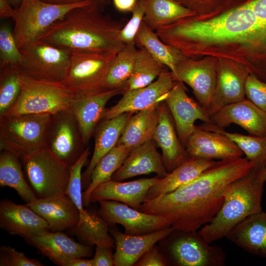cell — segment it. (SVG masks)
Segmentation results:
<instances>
[{"instance_id":"cell-1","label":"cell","mask_w":266,"mask_h":266,"mask_svg":"<svg viewBox=\"0 0 266 266\" xmlns=\"http://www.w3.org/2000/svg\"><path fill=\"white\" fill-rule=\"evenodd\" d=\"M161 40L184 56L212 57L240 63L256 75L266 61L263 33L248 3L233 6L211 17L196 15L156 31Z\"/></svg>"},{"instance_id":"cell-2","label":"cell","mask_w":266,"mask_h":266,"mask_svg":"<svg viewBox=\"0 0 266 266\" xmlns=\"http://www.w3.org/2000/svg\"><path fill=\"white\" fill-rule=\"evenodd\" d=\"M253 165L242 157L216 161L188 184L145 200L139 210L165 217L174 231H197L217 213L227 186L248 172Z\"/></svg>"},{"instance_id":"cell-3","label":"cell","mask_w":266,"mask_h":266,"mask_svg":"<svg viewBox=\"0 0 266 266\" xmlns=\"http://www.w3.org/2000/svg\"><path fill=\"white\" fill-rule=\"evenodd\" d=\"M126 23L103 15L92 2L68 11L40 39L70 52L117 54L125 46L120 33Z\"/></svg>"},{"instance_id":"cell-4","label":"cell","mask_w":266,"mask_h":266,"mask_svg":"<svg viewBox=\"0 0 266 266\" xmlns=\"http://www.w3.org/2000/svg\"><path fill=\"white\" fill-rule=\"evenodd\" d=\"M264 183L258 165H254L248 172L231 183L219 210L199 231L204 240L211 244L226 237L246 218L262 211Z\"/></svg>"},{"instance_id":"cell-5","label":"cell","mask_w":266,"mask_h":266,"mask_svg":"<svg viewBox=\"0 0 266 266\" xmlns=\"http://www.w3.org/2000/svg\"><path fill=\"white\" fill-rule=\"evenodd\" d=\"M19 79V96L2 118L28 114L52 115L70 108L75 95L62 82L36 79L21 74Z\"/></svg>"},{"instance_id":"cell-6","label":"cell","mask_w":266,"mask_h":266,"mask_svg":"<svg viewBox=\"0 0 266 266\" xmlns=\"http://www.w3.org/2000/svg\"><path fill=\"white\" fill-rule=\"evenodd\" d=\"M49 114H28L0 119V150L18 158L46 147Z\"/></svg>"},{"instance_id":"cell-7","label":"cell","mask_w":266,"mask_h":266,"mask_svg":"<svg viewBox=\"0 0 266 266\" xmlns=\"http://www.w3.org/2000/svg\"><path fill=\"white\" fill-rule=\"evenodd\" d=\"M93 2L58 5L41 0H22L14 18L13 35L19 49L39 40L49 28L71 9Z\"/></svg>"},{"instance_id":"cell-8","label":"cell","mask_w":266,"mask_h":266,"mask_svg":"<svg viewBox=\"0 0 266 266\" xmlns=\"http://www.w3.org/2000/svg\"><path fill=\"white\" fill-rule=\"evenodd\" d=\"M28 182L38 199L65 194L70 177V167L57 158L47 147L23 159Z\"/></svg>"},{"instance_id":"cell-9","label":"cell","mask_w":266,"mask_h":266,"mask_svg":"<svg viewBox=\"0 0 266 266\" xmlns=\"http://www.w3.org/2000/svg\"><path fill=\"white\" fill-rule=\"evenodd\" d=\"M117 54L71 52L66 74L62 83L81 97L105 91L108 71Z\"/></svg>"},{"instance_id":"cell-10","label":"cell","mask_w":266,"mask_h":266,"mask_svg":"<svg viewBox=\"0 0 266 266\" xmlns=\"http://www.w3.org/2000/svg\"><path fill=\"white\" fill-rule=\"evenodd\" d=\"M22 60L17 70L33 78L62 82L69 66L71 52L42 40L20 49Z\"/></svg>"},{"instance_id":"cell-11","label":"cell","mask_w":266,"mask_h":266,"mask_svg":"<svg viewBox=\"0 0 266 266\" xmlns=\"http://www.w3.org/2000/svg\"><path fill=\"white\" fill-rule=\"evenodd\" d=\"M78 121L70 108L51 115L46 133V147L70 167L86 147Z\"/></svg>"},{"instance_id":"cell-12","label":"cell","mask_w":266,"mask_h":266,"mask_svg":"<svg viewBox=\"0 0 266 266\" xmlns=\"http://www.w3.org/2000/svg\"><path fill=\"white\" fill-rule=\"evenodd\" d=\"M167 249L171 262L180 266H224L226 254L206 242L199 232L173 231Z\"/></svg>"},{"instance_id":"cell-13","label":"cell","mask_w":266,"mask_h":266,"mask_svg":"<svg viewBox=\"0 0 266 266\" xmlns=\"http://www.w3.org/2000/svg\"><path fill=\"white\" fill-rule=\"evenodd\" d=\"M99 202L97 214L108 225H122L126 234H144L171 227L165 217L142 212L123 202L112 200Z\"/></svg>"},{"instance_id":"cell-14","label":"cell","mask_w":266,"mask_h":266,"mask_svg":"<svg viewBox=\"0 0 266 266\" xmlns=\"http://www.w3.org/2000/svg\"><path fill=\"white\" fill-rule=\"evenodd\" d=\"M250 73L247 67L240 63L218 59L215 87L206 111L209 118L224 106L246 98L245 83Z\"/></svg>"},{"instance_id":"cell-15","label":"cell","mask_w":266,"mask_h":266,"mask_svg":"<svg viewBox=\"0 0 266 266\" xmlns=\"http://www.w3.org/2000/svg\"><path fill=\"white\" fill-rule=\"evenodd\" d=\"M218 59L204 57L199 60L184 57L176 64V81L189 85L198 102L206 112L213 96L216 80Z\"/></svg>"},{"instance_id":"cell-16","label":"cell","mask_w":266,"mask_h":266,"mask_svg":"<svg viewBox=\"0 0 266 266\" xmlns=\"http://www.w3.org/2000/svg\"><path fill=\"white\" fill-rule=\"evenodd\" d=\"M176 80L171 71L165 70L153 82L136 89L127 90L114 105L106 108L102 119H109L125 112L135 113L164 101Z\"/></svg>"},{"instance_id":"cell-17","label":"cell","mask_w":266,"mask_h":266,"mask_svg":"<svg viewBox=\"0 0 266 266\" xmlns=\"http://www.w3.org/2000/svg\"><path fill=\"white\" fill-rule=\"evenodd\" d=\"M164 101L172 115L179 138L184 146L194 130L196 120H200L204 123L211 122L198 101L187 94L181 81H175Z\"/></svg>"},{"instance_id":"cell-18","label":"cell","mask_w":266,"mask_h":266,"mask_svg":"<svg viewBox=\"0 0 266 266\" xmlns=\"http://www.w3.org/2000/svg\"><path fill=\"white\" fill-rule=\"evenodd\" d=\"M0 227L25 239L50 231L47 222L27 203L19 204L8 200L0 202Z\"/></svg>"},{"instance_id":"cell-19","label":"cell","mask_w":266,"mask_h":266,"mask_svg":"<svg viewBox=\"0 0 266 266\" xmlns=\"http://www.w3.org/2000/svg\"><path fill=\"white\" fill-rule=\"evenodd\" d=\"M25 240L39 253L60 266H64L70 259L88 258L93 255L91 246L76 242L62 231H48Z\"/></svg>"},{"instance_id":"cell-20","label":"cell","mask_w":266,"mask_h":266,"mask_svg":"<svg viewBox=\"0 0 266 266\" xmlns=\"http://www.w3.org/2000/svg\"><path fill=\"white\" fill-rule=\"evenodd\" d=\"M210 119L211 123L221 128L234 124L250 135H266V112L247 98L224 106Z\"/></svg>"},{"instance_id":"cell-21","label":"cell","mask_w":266,"mask_h":266,"mask_svg":"<svg viewBox=\"0 0 266 266\" xmlns=\"http://www.w3.org/2000/svg\"><path fill=\"white\" fill-rule=\"evenodd\" d=\"M185 148L190 157L211 160L241 157L244 155L237 145L225 135L197 126Z\"/></svg>"},{"instance_id":"cell-22","label":"cell","mask_w":266,"mask_h":266,"mask_svg":"<svg viewBox=\"0 0 266 266\" xmlns=\"http://www.w3.org/2000/svg\"><path fill=\"white\" fill-rule=\"evenodd\" d=\"M160 179L161 177L157 176L129 182L111 179L100 184L93 191L90 195V202L103 200H115L139 210L146 200L149 189Z\"/></svg>"},{"instance_id":"cell-23","label":"cell","mask_w":266,"mask_h":266,"mask_svg":"<svg viewBox=\"0 0 266 266\" xmlns=\"http://www.w3.org/2000/svg\"><path fill=\"white\" fill-rule=\"evenodd\" d=\"M158 110L159 123L152 139L161 149L165 166L170 172L190 156L179 138L174 120L164 101L159 104Z\"/></svg>"},{"instance_id":"cell-24","label":"cell","mask_w":266,"mask_h":266,"mask_svg":"<svg viewBox=\"0 0 266 266\" xmlns=\"http://www.w3.org/2000/svg\"><path fill=\"white\" fill-rule=\"evenodd\" d=\"M171 227L141 235H129L112 229L116 245L114 266H134L137 261L155 244L167 237L173 231Z\"/></svg>"},{"instance_id":"cell-25","label":"cell","mask_w":266,"mask_h":266,"mask_svg":"<svg viewBox=\"0 0 266 266\" xmlns=\"http://www.w3.org/2000/svg\"><path fill=\"white\" fill-rule=\"evenodd\" d=\"M153 139L134 148L111 179L122 181L143 174L155 173L163 178L167 174L162 157Z\"/></svg>"},{"instance_id":"cell-26","label":"cell","mask_w":266,"mask_h":266,"mask_svg":"<svg viewBox=\"0 0 266 266\" xmlns=\"http://www.w3.org/2000/svg\"><path fill=\"white\" fill-rule=\"evenodd\" d=\"M124 91V88H119L91 95L75 97L70 108L78 121L85 145L88 143L97 125L102 120L107 102L116 95L123 94Z\"/></svg>"},{"instance_id":"cell-27","label":"cell","mask_w":266,"mask_h":266,"mask_svg":"<svg viewBox=\"0 0 266 266\" xmlns=\"http://www.w3.org/2000/svg\"><path fill=\"white\" fill-rule=\"evenodd\" d=\"M27 204L47 222L50 231L70 230L80 220L78 209L66 194L37 198Z\"/></svg>"},{"instance_id":"cell-28","label":"cell","mask_w":266,"mask_h":266,"mask_svg":"<svg viewBox=\"0 0 266 266\" xmlns=\"http://www.w3.org/2000/svg\"><path fill=\"white\" fill-rule=\"evenodd\" d=\"M133 115L125 112L109 119H102L95 130V147L89 164L82 178V188L88 187L95 166L100 159L114 147L127 123Z\"/></svg>"},{"instance_id":"cell-29","label":"cell","mask_w":266,"mask_h":266,"mask_svg":"<svg viewBox=\"0 0 266 266\" xmlns=\"http://www.w3.org/2000/svg\"><path fill=\"white\" fill-rule=\"evenodd\" d=\"M226 237L251 254L266 258V212L262 210L247 217Z\"/></svg>"},{"instance_id":"cell-30","label":"cell","mask_w":266,"mask_h":266,"mask_svg":"<svg viewBox=\"0 0 266 266\" xmlns=\"http://www.w3.org/2000/svg\"><path fill=\"white\" fill-rule=\"evenodd\" d=\"M215 162L214 160L190 157L152 186L147 192L145 200L171 193L188 184Z\"/></svg>"},{"instance_id":"cell-31","label":"cell","mask_w":266,"mask_h":266,"mask_svg":"<svg viewBox=\"0 0 266 266\" xmlns=\"http://www.w3.org/2000/svg\"><path fill=\"white\" fill-rule=\"evenodd\" d=\"M158 105L133 115L125 125L117 145L133 149L152 140L159 123Z\"/></svg>"},{"instance_id":"cell-32","label":"cell","mask_w":266,"mask_h":266,"mask_svg":"<svg viewBox=\"0 0 266 266\" xmlns=\"http://www.w3.org/2000/svg\"><path fill=\"white\" fill-rule=\"evenodd\" d=\"M144 9L143 21L152 30L197 14L175 0H140Z\"/></svg>"},{"instance_id":"cell-33","label":"cell","mask_w":266,"mask_h":266,"mask_svg":"<svg viewBox=\"0 0 266 266\" xmlns=\"http://www.w3.org/2000/svg\"><path fill=\"white\" fill-rule=\"evenodd\" d=\"M19 159L9 151H0V186L15 190L28 203L37 198L25 179Z\"/></svg>"},{"instance_id":"cell-34","label":"cell","mask_w":266,"mask_h":266,"mask_svg":"<svg viewBox=\"0 0 266 266\" xmlns=\"http://www.w3.org/2000/svg\"><path fill=\"white\" fill-rule=\"evenodd\" d=\"M133 149L116 145L98 163L92 171L90 183L82 193L84 205L90 203L93 191L100 184L111 180L113 174L120 167Z\"/></svg>"},{"instance_id":"cell-35","label":"cell","mask_w":266,"mask_h":266,"mask_svg":"<svg viewBox=\"0 0 266 266\" xmlns=\"http://www.w3.org/2000/svg\"><path fill=\"white\" fill-rule=\"evenodd\" d=\"M154 31L143 21L136 35L135 43L139 48L146 49L174 75L176 64L184 56L176 49L162 41Z\"/></svg>"},{"instance_id":"cell-36","label":"cell","mask_w":266,"mask_h":266,"mask_svg":"<svg viewBox=\"0 0 266 266\" xmlns=\"http://www.w3.org/2000/svg\"><path fill=\"white\" fill-rule=\"evenodd\" d=\"M165 66L146 49L139 48L136 53L133 72L126 83L124 92L149 85L165 70Z\"/></svg>"},{"instance_id":"cell-37","label":"cell","mask_w":266,"mask_h":266,"mask_svg":"<svg viewBox=\"0 0 266 266\" xmlns=\"http://www.w3.org/2000/svg\"><path fill=\"white\" fill-rule=\"evenodd\" d=\"M201 129L221 133L233 140L254 165H260L266 160V135L256 136L232 133L211 123L199 126Z\"/></svg>"},{"instance_id":"cell-38","label":"cell","mask_w":266,"mask_h":266,"mask_svg":"<svg viewBox=\"0 0 266 266\" xmlns=\"http://www.w3.org/2000/svg\"><path fill=\"white\" fill-rule=\"evenodd\" d=\"M137 50L135 44H127L116 54L106 76L107 90L125 89L133 70Z\"/></svg>"},{"instance_id":"cell-39","label":"cell","mask_w":266,"mask_h":266,"mask_svg":"<svg viewBox=\"0 0 266 266\" xmlns=\"http://www.w3.org/2000/svg\"><path fill=\"white\" fill-rule=\"evenodd\" d=\"M90 154V147L88 146L77 161L70 167V177L65 194L70 198L79 212L78 223L93 224L96 222L98 215L90 213L84 209L82 193L81 170Z\"/></svg>"},{"instance_id":"cell-40","label":"cell","mask_w":266,"mask_h":266,"mask_svg":"<svg viewBox=\"0 0 266 266\" xmlns=\"http://www.w3.org/2000/svg\"><path fill=\"white\" fill-rule=\"evenodd\" d=\"M98 216L95 224L78 223L70 230V232L86 245L114 247V242L108 233L109 225L100 217Z\"/></svg>"},{"instance_id":"cell-41","label":"cell","mask_w":266,"mask_h":266,"mask_svg":"<svg viewBox=\"0 0 266 266\" xmlns=\"http://www.w3.org/2000/svg\"><path fill=\"white\" fill-rule=\"evenodd\" d=\"M19 72L14 68L6 66L0 71V119L13 106L21 91Z\"/></svg>"},{"instance_id":"cell-42","label":"cell","mask_w":266,"mask_h":266,"mask_svg":"<svg viewBox=\"0 0 266 266\" xmlns=\"http://www.w3.org/2000/svg\"><path fill=\"white\" fill-rule=\"evenodd\" d=\"M22 60V54L16 43L12 31L6 25L0 28V67L16 69Z\"/></svg>"},{"instance_id":"cell-43","label":"cell","mask_w":266,"mask_h":266,"mask_svg":"<svg viewBox=\"0 0 266 266\" xmlns=\"http://www.w3.org/2000/svg\"><path fill=\"white\" fill-rule=\"evenodd\" d=\"M132 13L131 18L126 23L120 33V40L125 45L135 44V37L144 16V9L140 0H138Z\"/></svg>"},{"instance_id":"cell-44","label":"cell","mask_w":266,"mask_h":266,"mask_svg":"<svg viewBox=\"0 0 266 266\" xmlns=\"http://www.w3.org/2000/svg\"><path fill=\"white\" fill-rule=\"evenodd\" d=\"M246 98L266 112V82L250 73L245 87Z\"/></svg>"},{"instance_id":"cell-45","label":"cell","mask_w":266,"mask_h":266,"mask_svg":"<svg viewBox=\"0 0 266 266\" xmlns=\"http://www.w3.org/2000/svg\"><path fill=\"white\" fill-rule=\"evenodd\" d=\"M0 266H43L38 260L27 257L21 252L10 246L2 245L0 248Z\"/></svg>"},{"instance_id":"cell-46","label":"cell","mask_w":266,"mask_h":266,"mask_svg":"<svg viewBox=\"0 0 266 266\" xmlns=\"http://www.w3.org/2000/svg\"><path fill=\"white\" fill-rule=\"evenodd\" d=\"M197 15H209L228 8L227 0H175Z\"/></svg>"},{"instance_id":"cell-47","label":"cell","mask_w":266,"mask_h":266,"mask_svg":"<svg viewBox=\"0 0 266 266\" xmlns=\"http://www.w3.org/2000/svg\"><path fill=\"white\" fill-rule=\"evenodd\" d=\"M166 261L156 246L154 245L137 261V266H165Z\"/></svg>"},{"instance_id":"cell-48","label":"cell","mask_w":266,"mask_h":266,"mask_svg":"<svg viewBox=\"0 0 266 266\" xmlns=\"http://www.w3.org/2000/svg\"><path fill=\"white\" fill-rule=\"evenodd\" d=\"M93 259L94 266H114V254L112 247L96 245Z\"/></svg>"},{"instance_id":"cell-49","label":"cell","mask_w":266,"mask_h":266,"mask_svg":"<svg viewBox=\"0 0 266 266\" xmlns=\"http://www.w3.org/2000/svg\"><path fill=\"white\" fill-rule=\"evenodd\" d=\"M248 3L257 18L266 41V0H252Z\"/></svg>"},{"instance_id":"cell-50","label":"cell","mask_w":266,"mask_h":266,"mask_svg":"<svg viewBox=\"0 0 266 266\" xmlns=\"http://www.w3.org/2000/svg\"><path fill=\"white\" fill-rule=\"evenodd\" d=\"M16 9L8 0H0V18H12L15 15Z\"/></svg>"},{"instance_id":"cell-51","label":"cell","mask_w":266,"mask_h":266,"mask_svg":"<svg viewBox=\"0 0 266 266\" xmlns=\"http://www.w3.org/2000/svg\"><path fill=\"white\" fill-rule=\"evenodd\" d=\"M137 1L138 0H113V2L117 10L122 12H132Z\"/></svg>"},{"instance_id":"cell-52","label":"cell","mask_w":266,"mask_h":266,"mask_svg":"<svg viewBox=\"0 0 266 266\" xmlns=\"http://www.w3.org/2000/svg\"><path fill=\"white\" fill-rule=\"evenodd\" d=\"M64 266H94L93 259L73 258L66 261Z\"/></svg>"},{"instance_id":"cell-53","label":"cell","mask_w":266,"mask_h":266,"mask_svg":"<svg viewBox=\"0 0 266 266\" xmlns=\"http://www.w3.org/2000/svg\"><path fill=\"white\" fill-rule=\"evenodd\" d=\"M44 2L58 5H68L80 3L90 0H41Z\"/></svg>"},{"instance_id":"cell-54","label":"cell","mask_w":266,"mask_h":266,"mask_svg":"<svg viewBox=\"0 0 266 266\" xmlns=\"http://www.w3.org/2000/svg\"><path fill=\"white\" fill-rule=\"evenodd\" d=\"M97 7L102 12L104 7L110 2L111 0H92Z\"/></svg>"},{"instance_id":"cell-55","label":"cell","mask_w":266,"mask_h":266,"mask_svg":"<svg viewBox=\"0 0 266 266\" xmlns=\"http://www.w3.org/2000/svg\"><path fill=\"white\" fill-rule=\"evenodd\" d=\"M259 172L262 180L264 182H266V160L259 166Z\"/></svg>"},{"instance_id":"cell-56","label":"cell","mask_w":266,"mask_h":266,"mask_svg":"<svg viewBox=\"0 0 266 266\" xmlns=\"http://www.w3.org/2000/svg\"><path fill=\"white\" fill-rule=\"evenodd\" d=\"M252 0H227L228 7L247 3Z\"/></svg>"},{"instance_id":"cell-57","label":"cell","mask_w":266,"mask_h":266,"mask_svg":"<svg viewBox=\"0 0 266 266\" xmlns=\"http://www.w3.org/2000/svg\"><path fill=\"white\" fill-rule=\"evenodd\" d=\"M11 4L15 8H17L21 2L22 0H8Z\"/></svg>"}]
</instances>
